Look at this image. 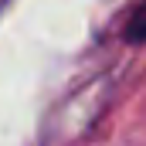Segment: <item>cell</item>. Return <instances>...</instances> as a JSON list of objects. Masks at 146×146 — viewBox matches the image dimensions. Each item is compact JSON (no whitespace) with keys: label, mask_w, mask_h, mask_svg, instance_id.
Segmentation results:
<instances>
[{"label":"cell","mask_w":146,"mask_h":146,"mask_svg":"<svg viewBox=\"0 0 146 146\" xmlns=\"http://www.w3.org/2000/svg\"><path fill=\"white\" fill-rule=\"evenodd\" d=\"M122 41L126 44H146V0H139L129 10V17L122 24Z\"/></svg>","instance_id":"1"}]
</instances>
